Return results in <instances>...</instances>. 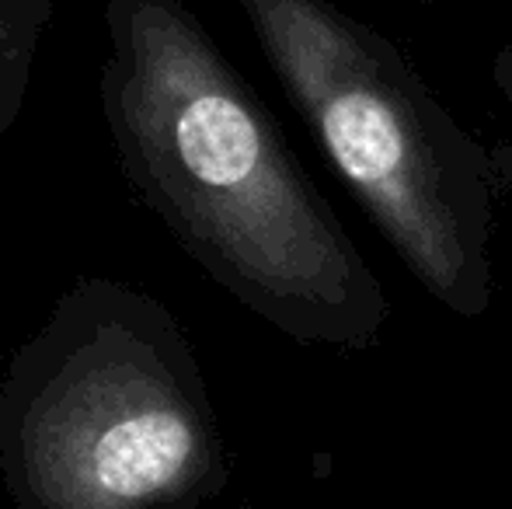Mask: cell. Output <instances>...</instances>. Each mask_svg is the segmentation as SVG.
Wrapping results in <instances>:
<instances>
[{
  "label": "cell",
  "mask_w": 512,
  "mask_h": 509,
  "mask_svg": "<svg viewBox=\"0 0 512 509\" xmlns=\"http://www.w3.org/2000/svg\"><path fill=\"white\" fill-rule=\"evenodd\" d=\"M105 28L115 154L185 255L300 346H377V272L203 21L182 0H105Z\"/></svg>",
  "instance_id": "cell-1"
},
{
  "label": "cell",
  "mask_w": 512,
  "mask_h": 509,
  "mask_svg": "<svg viewBox=\"0 0 512 509\" xmlns=\"http://www.w3.org/2000/svg\"><path fill=\"white\" fill-rule=\"evenodd\" d=\"M0 471L18 509H196L230 464L175 314L81 279L0 381Z\"/></svg>",
  "instance_id": "cell-2"
},
{
  "label": "cell",
  "mask_w": 512,
  "mask_h": 509,
  "mask_svg": "<svg viewBox=\"0 0 512 509\" xmlns=\"http://www.w3.org/2000/svg\"><path fill=\"white\" fill-rule=\"evenodd\" d=\"M286 98L415 283L460 318L492 307L495 157L408 56L331 0H241Z\"/></svg>",
  "instance_id": "cell-3"
},
{
  "label": "cell",
  "mask_w": 512,
  "mask_h": 509,
  "mask_svg": "<svg viewBox=\"0 0 512 509\" xmlns=\"http://www.w3.org/2000/svg\"><path fill=\"white\" fill-rule=\"evenodd\" d=\"M53 18V0H0V136L25 105L35 49Z\"/></svg>",
  "instance_id": "cell-4"
},
{
  "label": "cell",
  "mask_w": 512,
  "mask_h": 509,
  "mask_svg": "<svg viewBox=\"0 0 512 509\" xmlns=\"http://www.w3.org/2000/svg\"><path fill=\"white\" fill-rule=\"evenodd\" d=\"M492 81H495V88H499L502 102H506L509 116H512V42H506V46H502L499 53H495V60H492Z\"/></svg>",
  "instance_id": "cell-5"
},
{
  "label": "cell",
  "mask_w": 512,
  "mask_h": 509,
  "mask_svg": "<svg viewBox=\"0 0 512 509\" xmlns=\"http://www.w3.org/2000/svg\"><path fill=\"white\" fill-rule=\"evenodd\" d=\"M422 4H429V0H422Z\"/></svg>",
  "instance_id": "cell-6"
}]
</instances>
